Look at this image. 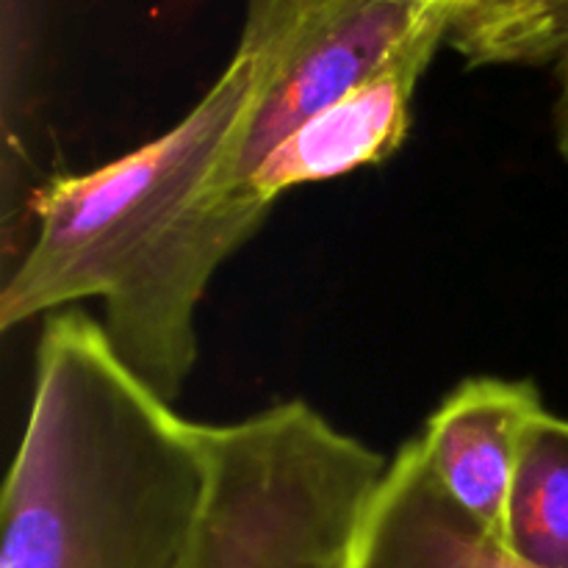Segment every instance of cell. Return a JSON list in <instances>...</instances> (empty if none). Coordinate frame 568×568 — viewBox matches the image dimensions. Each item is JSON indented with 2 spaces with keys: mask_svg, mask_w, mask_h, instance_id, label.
I'll use <instances>...</instances> for the list:
<instances>
[{
  "mask_svg": "<svg viewBox=\"0 0 568 568\" xmlns=\"http://www.w3.org/2000/svg\"><path fill=\"white\" fill-rule=\"evenodd\" d=\"M253 87V59L236 48L170 131L98 170L53 178L0 292V327L103 300L116 358L175 405L197 364L205 288L272 211L233 189Z\"/></svg>",
  "mask_w": 568,
  "mask_h": 568,
  "instance_id": "cell-1",
  "label": "cell"
},
{
  "mask_svg": "<svg viewBox=\"0 0 568 568\" xmlns=\"http://www.w3.org/2000/svg\"><path fill=\"white\" fill-rule=\"evenodd\" d=\"M209 483L200 422L81 311L48 320L0 503V568H183Z\"/></svg>",
  "mask_w": 568,
  "mask_h": 568,
  "instance_id": "cell-2",
  "label": "cell"
},
{
  "mask_svg": "<svg viewBox=\"0 0 568 568\" xmlns=\"http://www.w3.org/2000/svg\"><path fill=\"white\" fill-rule=\"evenodd\" d=\"M209 483L183 568H347L386 458L303 399L203 425Z\"/></svg>",
  "mask_w": 568,
  "mask_h": 568,
  "instance_id": "cell-3",
  "label": "cell"
},
{
  "mask_svg": "<svg viewBox=\"0 0 568 568\" xmlns=\"http://www.w3.org/2000/svg\"><path fill=\"white\" fill-rule=\"evenodd\" d=\"M447 6L453 3L247 0L239 48L253 59L255 87L239 131L233 189L250 197L244 183L283 139L366 81Z\"/></svg>",
  "mask_w": 568,
  "mask_h": 568,
  "instance_id": "cell-4",
  "label": "cell"
},
{
  "mask_svg": "<svg viewBox=\"0 0 568 568\" xmlns=\"http://www.w3.org/2000/svg\"><path fill=\"white\" fill-rule=\"evenodd\" d=\"M449 11H438L399 44L366 81L283 139L244 183L255 203L272 209L283 192L333 181L386 161L408 136L410 100L438 44L447 42Z\"/></svg>",
  "mask_w": 568,
  "mask_h": 568,
  "instance_id": "cell-5",
  "label": "cell"
},
{
  "mask_svg": "<svg viewBox=\"0 0 568 568\" xmlns=\"http://www.w3.org/2000/svg\"><path fill=\"white\" fill-rule=\"evenodd\" d=\"M544 410L532 383L475 377L438 405L416 438L438 488L505 547L521 455Z\"/></svg>",
  "mask_w": 568,
  "mask_h": 568,
  "instance_id": "cell-6",
  "label": "cell"
},
{
  "mask_svg": "<svg viewBox=\"0 0 568 568\" xmlns=\"http://www.w3.org/2000/svg\"><path fill=\"white\" fill-rule=\"evenodd\" d=\"M508 549L536 568H568V419L530 427L508 516Z\"/></svg>",
  "mask_w": 568,
  "mask_h": 568,
  "instance_id": "cell-7",
  "label": "cell"
},
{
  "mask_svg": "<svg viewBox=\"0 0 568 568\" xmlns=\"http://www.w3.org/2000/svg\"><path fill=\"white\" fill-rule=\"evenodd\" d=\"M447 42L471 67H560L568 59V0H458Z\"/></svg>",
  "mask_w": 568,
  "mask_h": 568,
  "instance_id": "cell-8",
  "label": "cell"
},
{
  "mask_svg": "<svg viewBox=\"0 0 568 568\" xmlns=\"http://www.w3.org/2000/svg\"><path fill=\"white\" fill-rule=\"evenodd\" d=\"M560 72V89L558 100H555V139H558V148L568 161V59L558 67Z\"/></svg>",
  "mask_w": 568,
  "mask_h": 568,
  "instance_id": "cell-9",
  "label": "cell"
},
{
  "mask_svg": "<svg viewBox=\"0 0 568 568\" xmlns=\"http://www.w3.org/2000/svg\"><path fill=\"white\" fill-rule=\"evenodd\" d=\"M436 3H458V0H436Z\"/></svg>",
  "mask_w": 568,
  "mask_h": 568,
  "instance_id": "cell-10",
  "label": "cell"
}]
</instances>
